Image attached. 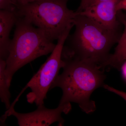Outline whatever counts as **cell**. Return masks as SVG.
<instances>
[{"instance_id": "6da1fadb", "label": "cell", "mask_w": 126, "mask_h": 126, "mask_svg": "<svg viewBox=\"0 0 126 126\" xmlns=\"http://www.w3.org/2000/svg\"><path fill=\"white\" fill-rule=\"evenodd\" d=\"M73 23L75 30L65 41L62 59H76L104 68L111 54L110 50L117 44L122 32L119 29L106 28L78 13Z\"/></svg>"}, {"instance_id": "277c9868", "label": "cell", "mask_w": 126, "mask_h": 126, "mask_svg": "<svg viewBox=\"0 0 126 126\" xmlns=\"http://www.w3.org/2000/svg\"><path fill=\"white\" fill-rule=\"evenodd\" d=\"M70 0H40L18 5L17 16L25 18L43 32L50 40H58L68 27L74 24L78 13L68 8Z\"/></svg>"}, {"instance_id": "30bf717a", "label": "cell", "mask_w": 126, "mask_h": 126, "mask_svg": "<svg viewBox=\"0 0 126 126\" xmlns=\"http://www.w3.org/2000/svg\"><path fill=\"white\" fill-rule=\"evenodd\" d=\"M6 60L0 59V98L8 110L12 105L10 102L11 96L9 90L10 86L8 83L6 78Z\"/></svg>"}, {"instance_id": "5bb4252c", "label": "cell", "mask_w": 126, "mask_h": 126, "mask_svg": "<svg viewBox=\"0 0 126 126\" xmlns=\"http://www.w3.org/2000/svg\"><path fill=\"white\" fill-rule=\"evenodd\" d=\"M117 10L119 11L124 10L126 11V0H120L118 3Z\"/></svg>"}, {"instance_id": "4fadbf2b", "label": "cell", "mask_w": 126, "mask_h": 126, "mask_svg": "<svg viewBox=\"0 0 126 126\" xmlns=\"http://www.w3.org/2000/svg\"><path fill=\"white\" fill-rule=\"evenodd\" d=\"M103 87L105 89L109 91V92H111L116 94H117L118 96H120L123 98L126 101V92H123V91H121V90H118L117 89L113 87L109 86L107 84H104Z\"/></svg>"}, {"instance_id": "7a4b0ae2", "label": "cell", "mask_w": 126, "mask_h": 126, "mask_svg": "<svg viewBox=\"0 0 126 126\" xmlns=\"http://www.w3.org/2000/svg\"><path fill=\"white\" fill-rule=\"evenodd\" d=\"M62 59L63 72L59 75L50 88L62 89L63 96L59 104L75 103L86 113L93 112L96 107L90 98L94 90L104 84L106 76L102 68L96 64L76 59Z\"/></svg>"}, {"instance_id": "52a82bcc", "label": "cell", "mask_w": 126, "mask_h": 126, "mask_svg": "<svg viewBox=\"0 0 126 126\" xmlns=\"http://www.w3.org/2000/svg\"><path fill=\"white\" fill-rule=\"evenodd\" d=\"M120 0L98 2L78 13L90 18L106 28L119 29L121 23L118 18L117 6Z\"/></svg>"}, {"instance_id": "8992f818", "label": "cell", "mask_w": 126, "mask_h": 126, "mask_svg": "<svg viewBox=\"0 0 126 126\" xmlns=\"http://www.w3.org/2000/svg\"><path fill=\"white\" fill-rule=\"evenodd\" d=\"M71 110L70 103L59 104L58 107L53 109L46 108L43 104L38 106L33 111L20 113L16 111L12 105L1 118L0 122L4 123L7 116H13L17 119L19 126H49L55 122H58L59 126H63L64 120L62 117V113L68 114Z\"/></svg>"}, {"instance_id": "8fae6325", "label": "cell", "mask_w": 126, "mask_h": 126, "mask_svg": "<svg viewBox=\"0 0 126 126\" xmlns=\"http://www.w3.org/2000/svg\"><path fill=\"white\" fill-rule=\"evenodd\" d=\"M17 0H0V9L10 11H16L18 7Z\"/></svg>"}, {"instance_id": "7c38bea8", "label": "cell", "mask_w": 126, "mask_h": 126, "mask_svg": "<svg viewBox=\"0 0 126 126\" xmlns=\"http://www.w3.org/2000/svg\"><path fill=\"white\" fill-rule=\"evenodd\" d=\"M111 0H81L80 5L76 11L79 13L87 7L98 2Z\"/></svg>"}, {"instance_id": "9a60e30c", "label": "cell", "mask_w": 126, "mask_h": 126, "mask_svg": "<svg viewBox=\"0 0 126 126\" xmlns=\"http://www.w3.org/2000/svg\"><path fill=\"white\" fill-rule=\"evenodd\" d=\"M122 74L126 81V61L123 63L121 67Z\"/></svg>"}, {"instance_id": "2e32d148", "label": "cell", "mask_w": 126, "mask_h": 126, "mask_svg": "<svg viewBox=\"0 0 126 126\" xmlns=\"http://www.w3.org/2000/svg\"><path fill=\"white\" fill-rule=\"evenodd\" d=\"M40 0H17L19 5H24L30 3Z\"/></svg>"}, {"instance_id": "3957f363", "label": "cell", "mask_w": 126, "mask_h": 126, "mask_svg": "<svg viewBox=\"0 0 126 126\" xmlns=\"http://www.w3.org/2000/svg\"><path fill=\"white\" fill-rule=\"evenodd\" d=\"M15 26L6 60V73L10 86L18 70L39 57L52 53L56 45L41 30L34 27L24 17L18 16Z\"/></svg>"}, {"instance_id": "5b68a950", "label": "cell", "mask_w": 126, "mask_h": 126, "mask_svg": "<svg viewBox=\"0 0 126 126\" xmlns=\"http://www.w3.org/2000/svg\"><path fill=\"white\" fill-rule=\"evenodd\" d=\"M74 26L73 24L70 25L60 36L51 55L27 83L26 87L31 90L27 95V101L29 103H35L38 106L44 104L47 93L63 66L62 58L63 47Z\"/></svg>"}, {"instance_id": "9c48e42d", "label": "cell", "mask_w": 126, "mask_h": 126, "mask_svg": "<svg viewBox=\"0 0 126 126\" xmlns=\"http://www.w3.org/2000/svg\"><path fill=\"white\" fill-rule=\"evenodd\" d=\"M117 16L119 22L124 26V30L115 48V52L111 54L106 65L119 69L126 61V12H123L122 11H118Z\"/></svg>"}, {"instance_id": "ba28073f", "label": "cell", "mask_w": 126, "mask_h": 126, "mask_svg": "<svg viewBox=\"0 0 126 126\" xmlns=\"http://www.w3.org/2000/svg\"><path fill=\"white\" fill-rule=\"evenodd\" d=\"M18 18L16 11L0 10V59L6 60L8 58L11 41L10 34Z\"/></svg>"}]
</instances>
